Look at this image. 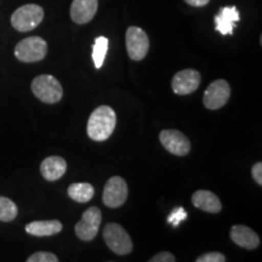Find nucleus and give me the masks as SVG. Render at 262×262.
<instances>
[{"instance_id": "nucleus-1", "label": "nucleus", "mask_w": 262, "mask_h": 262, "mask_svg": "<svg viewBox=\"0 0 262 262\" xmlns=\"http://www.w3.org/2000/svg\"><path fill=\"white\" fill-rule=\"evenodd\" d=\"M117 124L116 112L108 106H100L91 113L88 122V135L93 141H106Z\"/></svg>"}, {"instance_id": "nucleus-2", "label": "nucleus", "mask_w": 262, "mask_h": 262, "mask_svg": "<svg viewBox=\"0 0 262 262\" xmlns=\"http://www.w3.org/2000/svg\"><path fill=\"white\" fill-rule=\"evenodd\" d=\"M32 91L35 97L45 103H57L63 96L60 81L50 74H41L32 81Z\"/></svg>"}, {"instance_id": "nucleus-3", "label": "nucleus", "mask_w": 262, "mask_h": 262, "mask_svg": "<svg viewBox=\"0 0 262 262\" xmlns=\"http://www.w3.org/2000/svg\"><path fill=\"white\" fill-rule=\"evenodd\" d=\"M44 19V10L37 4L18 8L11 16V25L18 32H29L37 28Z\"/></svg>"}, {"instance_id": "nucleus-4", "label": "nucleus", "mask_w": 262, "mask_h": 262, "mask_svg": "<svg viewBox=\"0 0 262 262\" xmlns=\"http://www.w3.org/2000/svg\"><path fill=\"white\" fill-rule=\"evenodd\" d=\"M48 54V44L40 37H28L16 45L15 56L18 61L33 63L44 60Z\"/></svg>"}, {"instance_id": "nucleus-5", "label": "nucleus", "mask_w": 262, "mask_h": 262, "mask_svg": "<svg viewBox=\"0 0 262 262\" xmlns=\"http://www.w3.org/2000/svg\"><path fill=\"white\" fill-rule=\"evenodd\" d=\"M103 238L108 248L118 255H126L133 250V242L130 235L120 225L112 222L104 226Z\"/></svg>"}, {"instance_id": "nucleus-6", "label": "nucleus", "mask_w": 262, "mask_h": 262, "mask_svg": "<svg viewBox=\"0 0 262 262\" xmlns=\"http://www.w3.org/2000/svg\"><path fill=\"white\" fill-rule=\"evenodd\" d=\"M126 50L131 60L141 61L148 54L149 39L146 32L140 27H129L126 31Z\"/></svg>"}, {"instance_id": "nucleus-7", "label": "nucleus", "mask_w": 262, "mask_h": 262, "mask_svg": "<svg viewBox=\"0 0 262 262\" xmlns=\"http://www.w3.org/2000/svg\"><path fill=\"white\" fill-rule=\"evenodd\" d=\"M102 214L96 206H91L84 212L80 221L75 225V234L84 242H90L96 237L100 229Z\"/></svg>"}, {"instance_id": "nucleus-8", "label": "nucleus", "mask_w": 262, "mask_h": 262, "mask_svg": "<svg viewBox=\"0 0 262 262\" xmlns=\"http://www.w3.org/2000/svg\"><path fill=\"white\" fill-rule=\"evenodd\" d=\"M127 198V185L125 180L119 176H113L108 180L103 189L102 201L108 208H119Z\"/></svg>"}, {"instance_id": "nucleus-9", "label": "nucleus", "mask_w": 262, "mask_h": 262, "mask_svg": "<svg viewBox=\"0 0 262 262\" xmlns=\"http://www.w3.org/2000/svg\"><path fill=\"white\" fill-rule=\"evenodd\" d=\"M229 96H231V88L228 83L224 79H219L212 81L205 90L203 102L208 110L215 111L224 107L228 102Z\"/></svg>"}, {"instance_id": "nucleus-10", "label": "nucleus", "mask_w": 262, "mask_h": 262, "mask_svg": "<svg viewBox=\"0 0 262 262\" xmlns=\"http://www.w3.org/2000/svg\"><path fill=\"white\" fill-rule=\"evenodd\" d=\"M159 140L164 148L171 155L183 157L187 156L191 150L189 140L178 130H163L159 135Z\"/></svg>"}, {"instance_id": "nucleus-11", "label": "nucleus", "mask_w": 262, "mask_h": 262, "mask_svg": "<svg viewBox=\"0 0 262 262\" xmlns=\"http://www.w3.org/2000/svg\"><path fill=\"white\" fill-rule=\"evenodd\" d=\"M201 85V74L195 70H185L179 72L172 78V90L178 95H189Z\"/></svg>"}, {"instance_id": "nucleus-12", "label": "nucleus", "mask_w": 262, "mask_h": 262, "mask_svg": "<svg viewBox=\"0 0 262 262\" xmlns=\"http://www.w3.org/2000/svg\"><path fill=\"white\" fill-rule=\"evenodd\" d=\"M98 0H73L71 5V18L78 25L90 22L96 15Z\"/></svg>"}, {"instance_id": "nucleus-13", "label": "nucleus", "mask_w": 262, "mask_h": 262, "mask_svg": "<svg viewBox=\"0 0 262 262\" xmlns=\"http://www.w3.org/2000/svg\"><path fill=\"white\" fill-rule=\"evenodd\" d=\"M241 16L235 6H225L215 16V29L222 35H232L235 24L239 22Z\"/></svg>"}, {"instance_id": "nucleus-14", "label": "nucleus", "mask_w": 262, "mask_h": 262, "mask_svg": "<svg viewBox=\"0 0 262 262\" xmlns=\"http://www.w3.org/2000/svg\"><path fill=\"white\" fill-rule=\"evenodd\" d=\"M231 239L239 247L249 249V250H253L260 244L258 235L255 233L253 229L243 225H235L232 227Z\"/></svg>"}, {"instance_id": "nucleus-15", "label": "nucleus", "mask_w": 262, "mask_h": 262, "mask_svg": "<svg viewBox=\"0 0 262 262\" xmlns=\"http://www.w3.org/2000/svg\"><path fill=\"white\" fill-rule=\"evenodd\" d=\"M66 170H67L66 160L57 156L48 157L47 159L42 160L40 165V172L42 178L48 180V181L60 180L66 173Z\"/></svg>"}, {"instance_id": "nucleus-16", "label": "nucleus", "mask_w": 262, "mask_h": 262, "mask_svg": "<svg viewBox=\"0 0 262 262\" xmlns=\"http://www.w3.org/2000/svg\"><path fill=\"white\" fill-rule=\"evenodd\" d=\"M192 203L195 208L201 209L203 211L211 212V214L220 212L222 209V204L219 196L212 192L204 191V189L196 191L192 195Z\"/></svg>"}, {"instance_id": "nucleus-17", "label": "nucleus", "mask_w": 262, "mask_h": 262, "mask_svg": "<svg viewBox=\"0 0 262 262\" xmlns=\"http://www.w3.org/2000/svg\"><path fill=\"white\" fill-rule=\"evenodd\" d=\"M62 231V224L57 220L33 221L26 226V232L34 237H50Z\"/></svg>"}, {"instance_id": "nucleus-18", "label": "nucleus", "mask_w": 262, "mask_h": 262, "mask_svg": "<svg viewBox=\"0 0 262 262\" xmlns=\"http://www.w3.org/2000/svg\"><path fill=\"white\" fill-rule=\"evenodd\" d=\"M95 194V189L90 183L78 182L73 183L68 187V195L78 203H88L93 199Z\"/></svg>"}, {"instance_id": "nucleus-19", "label": "nucleus", "mask_w": 262, "mask_h": 262, "mask_svg": "<svg viewBox=\"0 0 262 262\" xmlns=\"http://www.w3.org/2000/svg\"><path fill=\"white\" fill-rule=\"evenodd\" d=\"M108 44H110L108 39L106 37H102V35L95 39L93 47V61L97 70L103 66L104 58H106L108 51Z\"/></svg>"}, {"instance_id": "nucleus-20", "label": "nucleus", "mask_w": 262, "mask_h": 262, "mask_svg": "<svg viewBox=\"0 0 262 262\" xmlns=\"http://www.w3.org/2000/svg\"><path fill=\"white\" fill-rule=\"evenodd\" d=\"M17 212V206L11 199L6 198V196H0V221L10 222L15 220Z\"/></svg>"}, {"instance_id": "nucleus-21", "label": "nucleus", "mask_w": 262, "mask_h": 262, "mask_svg": "<svg viewBox=\"0 0 262 262\" xmlns=\"http://www.w3.org/2000/svg\"><path fill=\"white\" fill-rule=\"evenodd\" d=\"M187 216L188 215L187 212L185 211V209L180 206V208H176L175 210L168 216V222L169 224H171L173 227H178L182 221H185L186 219H187Z\"/></svg>"}, {"instance_id": "nucleus-22", "label": "nucleus", "mask_w": 262, "mask_h": 262, "mask_svg": "<svg viewBox=\"0 0 262 262\" xmlns=\"http://www.w3.org/2000/svg\"><path fill=\"white\" fill-rule=\"evenodd\" d=\"M58 258L56 255L48 253V251H39L31 255L27 258V262H57Z\"/></svg>"}, {"instance_id": "nucleus-23", "label": "nucleus", "mask_w": 262, "mask_h": 262, "mask_svg": "<svg viewBox=\"0 0 262 262\" xmlns=\"http://www.w3.org/2000/svg\"><path fill=\"white\" fill-rule=\"evenodd\" d=\"M226 257L221 253H208L201 255L196 258V262H225Z\"/></svg>"}, {"instance_id": "nucleus-24", "label": "nucleus", "mask_w": 262, "mask_h": 262, "mask_svg": "<svg viewBox=\"0 0 262 262\" xmlns=\"http://www.w3.org/2000/svg\"><path fill=\"white\" fill-rule=\"evenodd\" d=\"M176 258L169 251H163V253L157 254L156 256H153L150 258V262H173Z\"/></svg>"}, {"instance_id": "nucleus-25", "label": "nucleus", "mask_w": 262, "mask_h": 262, "mask_svg": "<svg viewBox=\"0 0 262 262\" xmlns=\"http://www.w3.org/2000/svg\"><path fill=\"white\" fill-rule=\"evenodd\" d=\"M251 175H253L255 182H256L258 186H261L262 185V163L261 162L254 164L253 169H251Z\"/></svg>"}, {"instance_id": "nucleus-26", "label": "nucleus", "mask_w": 262, "mask_h": 262, "mask_svg": "<svg viewBox=\"0 0 262 262\" xmlns=\"http://www.w3.org/2000/svg\"><path fill=\"white\" fill-rule=\"evenodd\" d=\"M185 2L191 6H196V8H199V6L208 5L210 0H185Z\"/></svg>"}]
</instances>
